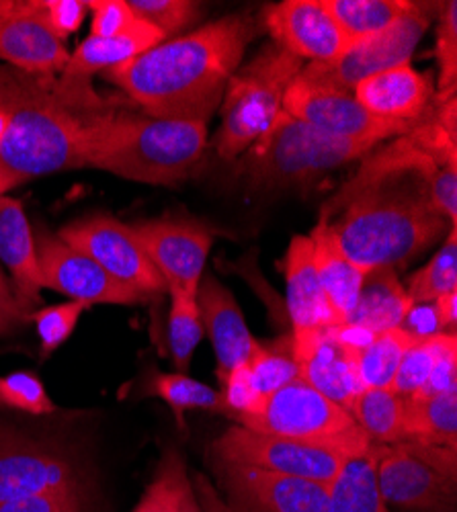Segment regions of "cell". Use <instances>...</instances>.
<instances>
[{"label":"cell","instance_id":"f907efd6","mask_svg":"<svg viewBox=\"0 0 457 512\" xmlns=\"http://www.w3.org/2000/svg\"><path fill=\"white\" fill-rule=\"evenodd\" d=\"M179 512H203L197 496H195V490H193V484L191 480L185 484L183 492H181V502H179Z\"/></svg>","mask_w":457,"mask_h":512},{"label":"cell","instance_id":"d6986e66","mask_svg":"<svg viewBox=\"0 0 457 512\" xmlns=\"http://www.w3.org/2000/svg\"><path fill=\"white\" fill-rule=\"evenodd\" d=\"M265 27L273 44L302 62H330L347 48L345 35L322 0H283L265 11Z\"/></svg>","mask_w":457,"mask_h":512},{"label":"cell","instance_id":"60d3db41","mask_svg":"<svg viewBox=\"0 0 457 512\" xmlns=\"http://www.w3.org/2000/svg\"><path fill=\"white\" fill-rule=\"evenodd\" d=\"M89 490H56L0 502V512H87Z\"/></svg>","mask_w":457,"mask_h":512},{"label":"cell","instance_id":"9c48e42d","mask_svg":"<svg viewBox=\"0 0 457 512\" xmlns=\"http://www.w3.org/2000/svg\"><path fill=\"white\" fill-rule=\"evenodd\" d=\"M441 5L410 3L408 9L382 31L349 44L335 60L316 62L302 68L300 76L318 87L353 95L355 87L373 76L410 64L412 52L427 33Z\"/></svg>","mask_w":457,"mask_h":512},{"label":"cell","instance_id":"30bf717a","mask_svg":"<svg viewBox=\"0 0 457 512\" xmlns=\"http://www.w3.org/2000/svg\"><path fill=\"white\" fill-rule=\"evenodd\" d=\"M87 486L85 463L74 449L0 420V502Z\"/></svg>","mask_w":457,"mask_h":512},{"label":"cell","instance_id":"d590c367","mask_svg":"<svg viewBox=\"0 0 457 512\" xmlns=\"http://www.w3.org/2000/svg\"><path fill=\"white\" fill-rule=\"evenodd\" d=\"M0 408L31 416H50L56 412L44 383L31 371H15L0 377Z\"/></svg>","mask_w":457,"mask_h":512},{"label":"cell","instance_id":"4fadbf2b","mask_svg":"<svg viewBox=\"0 0 457 512\" xmlns=\"http://www.w3.org/2000/svg\"><path fill=\"white\" fill-rule=\"evenodd\" d=\"M283 111L341 140L376 146L386 138H400L410 132L402 123H392L367 113L353 95L318 87L300 74L289 84Z\"/></svg>","mask_w":457,"mask_h":512},{"label":"cell","instance_id":"8992f818","mask_svg":"<svg viewBox=\"0 0 457 512\" xmlns=\"http://www.w3.org/2000/svg\"><path fill=\"white\" fill-rule=\"evenodd\" d=\"M304 64L277 44H269L261 54L236 70L222 99V125L216 134V152L222 160L242 156L283 111L289 84L302 72Z\"/></svg>","mask_w":457,"mask_h":512},{"label":"cell","instance_id":"603a6c76","mask_svg":"<svg viewBox=\"0 0 457 512\" xmlns=\"http://www.w3.org/2000/svg\"><path fill=\"white\" fill-rule=\"evenodd\" d=\"M287 285V312L294 332H306L335 324L322 291L310 236H294L283 256Z\"/></svg>","mask_w":457,"mask_h":512},{"label":"cell","instance_id":"b9f144b4","mask_svg":"<svg viewBox=\"0 0 457 512\" xmlns=\"http://www.w3.org/2000/svg\"><path fill=\"white\" fill-rule=\"evenodd\" d=\"M89 5L91 0H41V23L64 44L85 23L91 13Z\"/></svg>","mask_w":457,"mask_h":512},{"label":"cell","instance_id":"7dc6e473","mask_svg":"<svg viewBox=\"0 0 457 512\" xmlns=\"http://www.w3.org/2000/svg\"><path fill=\"white\" fill-rule=\"evenodd\" d=\"M402 330H406L408 334H412L414 338L425 340V338H433L439 334H447L441 326L437 308L433 302L429 304H412L410 310L406 312L402 324Z\"/></svg>","mask_w":457,"mask_h":512},{"label":"cell","instance_id":"44dd1931","mask_svg":"<svg viewBox=\"0 0 457 512\" xmlns=\"http://www.w3.org/2000/svg\"><path fill=\"white\" fill-rule=\"evenodd\" d=\"M353 97L373 117L417 127L435 103V89L427 74L404 64L361 80Z\"/></svg>","mask_w":457,"mask_h":512},{"label":"cell","instance_id":"ab89813d","mask_svg":"<svg viewBox=\"0 0 457 512\" xmlns=\"http://www.w3.org/2000/svg\"><path fill=\"white\" fill-rule=\"evenodd\" d=\"M437 41H435V60L439 66L437 97L455 95L457 82V3H441L439 21H437Z\"/></svg>","mask_w":457,"mask_h":512},{"label":"cell","instance_id":"c3c4849f","mask_svg":"<svg viewBox=\"0 0 457 512\" xmlns=\"http://www.w3.org/2000/svg\"><path fill=\"white\" fill-rule=\"evenodd\" d=\"M191 484H193L195 496H197L203 512H232L228 508V504L224 502L222 494L216 490V486L210 480H207L203 474H195Z\"/></svg>","mask_w":457,"mask_h":512},{"label":"cell","instance_id":"f546056e","mask_svg":"<svg viewBox=\"0 0 457 512\" xmlns=\"http://www.w3.org/2000/svg\"><path fill=\"white\" fill-rule=\"evenodd\" d=\"M322 5L339 25L349 46L394 23L408 9L410 0H322Z\"/></svg>","mask_w":457,"mask_h":512},{"label":"cell","instance_id":"7c38bea8","mask_svg":"<svg viewBox=\"0 0 457 512\" xmlns=\"http://www.w3.org/2000/svg\"><path fill=\"white\" fill-rule=\"evenodd\" d=\"M58 238L91 256L107 275L144 297L166 293L164 279L148 259L130 224L97 213L64 226Z\"/></svg>","mask_w":457,"mask_h":512},{"label":"cell","instance_id":"d6a6232c","mask_svg":"<svg viewBox=\"0 0 457 512\" xmlns=\"http://www.w3.org/2000/svg\"><path fill=\"white\" fill-rule=\"evenodd\" d=\"M406 291L412 304H429L441 295L457 291V226L449 228L445 244L433 259L412 275Z\"/></svg>","mask_w":457,"mask_h":512},{"label":"cell","instance_id":"7a4b0ae2","mask_svg":"<svg viewBox=\"0 0 457 512\" xmlns=\"http://www.w3.org/2000/svg\"><path fill=\"white\" fill-rule=\"evenodd\" d=\"M253 35L251 17L230 15L193 33L164 39L105 74L148 117L207 125L222 105Z\"/></svg>","mask_w":457,"mask_h":512},{"label":"cell","instance_id":"6da1fadb","mask_svg":"<svg viewBox=\"0 0 457 512\" xmlns=\"http://www.w3.org/2000/svg\"><path fill=\"white\" fill-rule=\"evenodd\" d=\"M437 166L408 132L369 156L324 205L320 220L332 228L343 254L363 275L396 271L447 232L449 222L429 197Z\"/></svg>","mask_w":457,"mask_h":512},{"label":"cell","instance_id":"f5cc1de1","mask_svg":"<svg viewBox=\"0 0 457 512\" xmlns=\"http://www.w3.org/2000/svg\"><path fill=\"white\" fill-rule=\"evenodd\" d=\"M0 195H3V193H0Z\"/></svg>","mask_w":457,"mask_h":512},{"label":"cell","instance_id":"e0dca14e","mask_svg":"<svg viewBox=\"0 0 457 512\" xmlns=\"http://www.w3.org/2000/svg\"><path fill=\"white\" fill-rule=\"evenodd\" d=\"M289 347L300 367V377L308 386L351 414L355 400L365 388L357 373V351L343 343L335 324L292 332Z\"/></svg>","mask_w":457,"mask_h":512},{"label":"cell","instance_id":"9a60e30c","mask_svg":"<svg viewBox=\"0 0 457 512\" xmlns=\"http://www.w3.org/2000/svg\"><path fill=\"white\" fill-rule=\"evenodd\" d=\"M35 246L46 289L64 293L70 300L87 306H138L148 302V297L115 281L91 256L68 246L58 234H37Z\"/></svg>","mask_w":457,"mask_h":512},{"label":"cell","instance_id":"d4e9b609","mask_svg":"<svg viewBox=\"0 0 457 512\" xmlns=\"http://www.w3.org/2000/svg\"><path fill=\"white\" fill-rule=\"evenodd\" d=\"M412 300L400 285L394 269H378L363 277L355 310L347 324L361 326L369 332L398 328L410 310Z\"/></svg>","mask_w":457,"mask_h":512},{"label":"cell","instance_id":"74e56055","mask_svg":"<svg viewBox=\"0 0 457 512\" xmlns=\"http://www.w3.org/2000/svg\"><path fill=\"white\" fill-rule=\"evenodd\" d=\"M246 367H248V371H251L257 392L265 400L273 392L287 386L289 381L300 377V367L294 361L292 347H287V351H279V349L259 345L257 353L253 355L251 361L246 363Z\"/></svg>","mask_w":457,"mask_h":512},{"label":"cell","instance_id":"277c9868","mask_svg":"<svg viewBox=\"0 0 457 512\" xmlns=\"http://www.w3.org/2000/svg\"><path fill=\"white\" fill-rule=\"evenodd\" d=\"M207 144L197 121L95 113L80 132V166L146 185H175L189 177Z\"/></svg>","mask_w":457,"mask_h":512},{"label":"cell","instance_id":"836d02e7","mask_svg":"<svg viewBox=\"0 0 457 512\" xmlns=\"http://www.w3.org/2000/svg\"><path fill=\"white\" fill-rule=\"evenodd\" d=\"M189 482L185 459L177 449H164L156 474L134 512H179L181 492Z\"/></svg>","mask_w":457,"mask_h":512},{"label":"cell","instance_id":"7402d4cb","mask_svg":"<svg viewBox=\"0 0 457 512\" xmlns=\"http://www.w3.org/2000/svg\"><path fill=\"white\" fill-rule=\"evenodd\" d=\"M0 267L9 271V281L21 306L35 314V306L41 304V289H46L35 234L21 201L9 195H0Z\"/></svg>","mask_w":457,"mask_h":512},{"label":"cell","instance_id":"3957f363","mask_svg":"<svg viewBox=\"0 0 457 512\" xmlns=\"http://www.w3.org/2000/svg\"><path fill=\"white\" fill-rule=\"evenodd\" d=\"M0 113L7 132L0 142V193L80 166L85 117L56 89V76L27 74L0 64Z\"/></svg>","mask_w":457,"mask_h":512},{"label":"cell","instance_id":"bcb514c9","mask_svg":"<svg viewBox=\"0 0 457 512\" xmlns=\"http://www.w3.org/2000/svg\"><path fill=\"white\" fill-rule=\"evenodd\" d=\"M33 314H29L9 281V277L3 273V267H0V338L11 336L19 328H23Z\"/></svg>","mask_w":457,"mask_h":512},{"label":"cell","instance_id":"4316f807","mask_svg":"<svg viewBox=\"0 0 457 512\" xmlns=\"http://www.w3.org/2000/svg\"><path fill=\"white\" fill-rule=\"evenodd\" d=\"M404 439L457 449V394L404 398Z\"/></svg>","mask_w":457,"mask_h":512},{"label":"cell","instance_id":"ffe728a7","mask_svg":"<svg viewBox=\"0 0 457 512\" xmlns=\"http://www.w3.org/2000/svg\"><path fill=\"white\" fill-rule=\"evenodd\" d=\"M197 306L203 322V332L210 336L216 355V373L222 379L232 369L253 359L259 340L248 330L236 297L216 277L203 275L197 289Z\"/></svg>","mask_w":457,"mask_h":512},{"label":"cell","instance_id":"ee69618b","mask_svg":"<svg viewBox=\"0 0 457 512\" xmlns=\"http://www.w3.org/2000/svg\"><path fill=\"white\" fill-rule=\"evenodd\" d=\"M429 197L449 226H457V166L435 168L429 179Z\"/></svg>","mask_w":457,"mask_h":512},{"label":"cell","instance_id":"83f0119b","mask_svg":"<svg viewBox=\"0 0 457 512\" xmlns=\"http://www.w3.org/2000/svg\"><path fill=\"white\" fill-rule=\"evenodd\" d=\"M417 343L419 338H414L400 326L373 334L371 343L357 353L361 386L365 390H392L404 353Z\"/></svg>","mask_w":457,"mask_h":512},{"label":"cell","instance_id":"1f68e13d","mask_svg":"<svg viewBox=\"0 0 457 512\" xmlns=\"http://www.w3.org/2000/svg\"><path fill=\"white\" fill-rule=\"evenodd\" d=\"M171 295V308H169V353L179 373H187L191 367L193 353L203 332V322L199 314V306L195 295L171 289L166 291Z\"/></svg>","mask_w":457,"mask_h":512},{"label":"cell","instance_id":"ac0fdd59","mask_svg":"<svg viewBox=\"0 0 457 512\" xmlns=\"http://www.w3.org/2000/svg\"><path fill=\"white\" fill-rule=\"evenodd\" d=\"M68 58L62 41L41 23V0H0V64L56 76Z\"/></svg>","mask_w":457,"mask_h":512},{"label":"cell","instance_id":"8d00e7d4","mask_svg":"<svg viewBox=\"0 0 457 512\" xmlns=\"http://www.w3.org/2000/svg\"><path fill=\"white\" fill-rule=\"evenodd\" d=\"M87 310H89L87 304L70 300L64 304L41 308L31 316V322H35L37 336H39L41 359L50 357L66 343V340L72 336L78 320Z\"/></svg>","mask_w":457,"mask_h":512},{"label":"cell","instance_id":"4dcf8cb0","mask_svg":"<svg viewBox=\"0 0 457 512\" xmlns=\"http://www.w3.org/2000/svg\"><path fill=\"white\" fill-rule=\"evenodd\" d=\"M150 396L160 398L177 416L179 426H185L183 414L187 410H207L228 416L224 396L203 381L189 377L187 373H154L148 381Z\"/></svg>","mask_w":457,"mask_h":512},{"label":"cell","instance_id":"484cf974","mask_svg":"<svg viewBox=\"0 0 457 512\" xmlns=\"http://www.w3.org/2000/svg\"><path fill=\"white\" fill-rule=\"evenodd\" d=\"M328 508L330 512H390L380 492L373 445L341 463L328 484Z\"/></svg>","mask_w":457,"mask_h":512},{"label":"cell","instance_id":"e575fe53","mask_svg":"<svg viewBox=\"0 0 457 512\" xmlns=\"http://www.w3.org/2000/svg\"><path fill=\"white\" fill-rule=\"evenodd\" d=\"M451 347H457L455 334H439L412 345L400 361V367L392 383V392H396L402 398H410L417 394L425 386V381L431 375L439 357Z\"/></svg>","mask_w":457,"mask_h":512},{"label":"cell","instance_id":"f6af8a7d","mask_svg":"<svg viewBox=\"0 0 457 512\" xmlns=\"http://www.w3.org/2000/svg\"><path fill=\"white\" fill-rule=\"evenodd\" d=\"M445 394H457V347H451L439 357L425 386L410 398H433Z\"/></svg>","mask_w":457,"mask_h":512},{"label":"cell","instance_id":"ba28073f","mask_svg":"<svg viewBox=\"0 0 457 512\" xmlns=\"http://www.w3.org/2000/svg\"><path fill=\"white\" fill-rule=\"evenodd\" d=\"M382 498L408 510L455 512L457 449L400 441L373 445Z\"/></svg>","mask_w":457,"mask_h":512},{"label":"cell","instance_id":"7bdbcfd3","mask_svg":"<svg viewBox=\"0 0 457 512\" xmlns=\"http://www.w3.org/2000/svg\"><path fill=\"white\" fill-rule=\"evenodd\" d=\"M91 35L117 37L134 29L140 19L130 9L128 0H91Z\"/></svg>","mask_w":457,"mask_h":512},{"label":"cell","instance_id":"5bb4252c","mask_svg":"<svg viewBox=\"0 0 457 512\" xmlns=\"http://www.w3.org/2000/svg\"><path fill=\"white\" fill-rule=\"evenodd\" d=\"M214 472L232 512H330L328 484L226 463Z\"/></svg>","mask_w":457,"mask_h":512},{"label":"cell","instance_id":"816d5d0a","mask_svg":"<svg viewBox=\"0 0 457 512\" xmlns=\"http://www.w3.org/2000/svg\"><path fill=\"white\" fill-rule=\"evenodd\" d=\"M5 132H7V119H5L3 113H0V142H3Z\"/></svg>","mask_w":457,"mask_h":512},{"label":"cell","instance_id":"f1b7e54d","mask_svg":"<svg viewBox=\"0 0 457 512\" xmlns=\"http://www.w3.org/2000/svg\"><path fill=\"white\" fill-rule=\"evenodd\" d=\"M351 416L371 445H392L404 439V398L392 390H363Z\"/></svg>","mask_w":457,"mask_h":512},{"label":"cell","instance_id":"2e32d148","mask_svg":"<svg viewBox=\"0 0 457 512\" xmlns=\"http://www.w3.org/2000/svg\"><path fill=\"white\" fill-rule=\"evenodd\" d=\"M148 259L166 283V291L177 289L197 295L207 254L214 244V230L191 220L160 218L130 224Z\"/></svg>","mask_w":457,"mask_h":512},{"label":"cell","instance_id":"52a82bcc","mask_svg":"<svg viewBox=\"0 0 457 512\" xmlns=\"http://www.w3.org/2000/svg\"><path fill=\"white\" fill-rule=\"evenodd\" d=\"M236 424L259 433L332 447L349 457L365 453L371 445L345 408L316 392L302 377L273 392L261 414Z\"/></svg>","mask_w":457,"mask_h":512},{"label":"cell","instance_id":"5b68a950","mask_svg":"<svg viewBox=\"0 0 457 512\" xmlns=\"http://www.w3.org/2000/svg\"><path fill=\"white\" fill-rule=\"evenodd\" d=\"M371 146L328 136L281 111L269 132L246 150L240 173L255 187H296L363 158Z\"/></svg>","mask_w":457,"mask_h":512},{"label":"cell","instance_id":"8fae6325","mask_svg":"<svg viewBox=\"0 0 457 512\" xmlns=\"http://www.w3.org/2000/svg\"><path fill=\"white\" fill-rule=\"evenodd\" d=\"M214 463L261 469L289 478H304L330 484L341 463L349 457L332 447L306 443L271 433L244 429L240 424L216 439L212 447Z\"/></svg>","mask_w":457,"mask_h":512},{"label":"cell","instance_id":"f35d334b","mask_svg":"<svg viewBox=\"0 0 457 512\" xmlns=\"http://www.w3.org/2000/svg\"><path fill=\"white\" fill-rule=\"evenodd\" d=\"M134 15L156 27L164 37L187 29L201 15V5L191 0H128Z\"/></svg>","mask_w":457,"mask_h":512},{"label":"cell","instance_id":"681fc988","mask_svg":"<svg viewBox=\"0 0 457 512\" xmlns=\"http://www.w3.org/2000/svg\"><path fill=\"white\" fill-rule=\"evenodd\" d=\"M441 320V326L447 334H455V324H457V291H451L447 295H441L439 300L433 302Z\"/></svg>","mask_w":457,"mask_h":512},{"label":"cell","instance_id":"cb8c5ba5","mask_svg":"<svg viewBox=\"0 0 457 512\" xmlns=\"http://www.w3.org/2000/svg\"><path fill=\"white\" fill-rule=\"evenodd\" d=\"M314 265L335 324H345L355 310L363 285V273L343 254L335 232L320 220L310 234Z\"/></svg>","mask_w":457,"mask_h":512}]
</instances>
